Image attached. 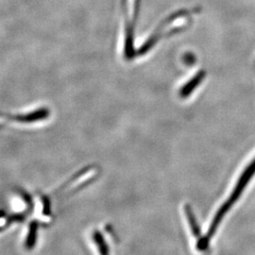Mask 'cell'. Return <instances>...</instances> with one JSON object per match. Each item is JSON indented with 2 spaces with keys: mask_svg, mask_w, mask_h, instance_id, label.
<instances>
[{
  "mask_svg": "<svg viewBox=\"0 0 255 255\" xmlns=\"http://www.w3.org/2000/svg\"><path fill=\"white\" fill-rule=\"evenodd\" d=\"M37 231H38V225H37L35 221H33L29 225L27 238H26V241H25V248L28 250V251H30L31 249H33L35 247L37 239Z\"/></svg>",
  "mask_w": 255,
  "mask_h": 255,
  "instance_id": "cell-1",
  "label": "cell"
},
{
  "mask_svg": "<svg viewBox=\"0 0 255 255\" xmlns=\"http://www.w3.org/2000/svg\"><path fill=\"white\" fill-rule=\"evenodd\" d=\"M184 210H185V214H186V217H187V219H188V222H189V225H190V228H191L193 235L196 237H200L201 230L199 228V225H198L197 220L195 219V216L192 213L191 208L188 205H186V207H184Z\"/></svg>",
  "mask_w": 255,
  "mask_h": 255,
  "instance_id": "cell-2",
  "label": "cell"
},
{
  "mask_svg": "<svg viewBox=\"0 0 255 255\" xmlns=\"http://www.w3.org/2000/svg\"><path fill=\"white\" fill-rule=\"evenodd\" d=\"M94 241L97 243V246L99 248V251H100V255H109V249L107 244L105 243L103 237H101V234L96 232L94 234Z\"/></svg>",
  "mask_w": 255,
  "mask_h": 255,
  "instance_id": "cell-3",
  "label": "cell"
},
{
  "mask_svg": "<svg viewBox=\"0 0 255 255\" xmlns=\"http://www.w3.org/2000/svg\"><path fill=\"white\" fill-rule=\"evenodd\" d=\"M5 228H6V226H0V232L3 231V230H5Z\"/></svg>",
  "mask_w": 255,
  "mask_h": 255,
  "instance_id": "cell-4",
  "label": "cell"
}]
</instances>
